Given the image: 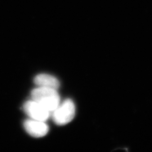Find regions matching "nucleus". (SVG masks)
I'll return each mask as SVG.
<instances>
[{
	"mask_svg": "<svg viewBox=\"0 0 152 152\" xmlns=\"http://www.w3.org/2000/svg\"><path fill=\"white\" fill-rule=\"evenodd\" d=\"M32 100L40 104L49 112H53L60 104V97L56 90L48 87H39L33 90Z\"/></svg>",
	"mask_w": 152,
	"mask_h": 152,
	"instance_id": "1",
	"label": "nucleus"
},
{
	"mask_svg": "<svg viewBox=\"0 0 152 152\" xmlns=\"http://www.w3.org/2000/svg\"><path fill=\"white\" fill-rule=\"evenodd\" d=\"M53 118L58 125H65L73 119L75 115V105L71 99H66L53 111Z\"/></svg>",
	"mask_w": 152,
	"mask_h": 152,
	"instance_id": "2",
	"label": "nucleus"
},
{
	"mask_svg": "<svg viewBox=\"0 0 152 152\" xmlns=\"http://www.w3.org/2000/svg\"><path fill=\"white\" fill-rule=\"evenodd\" d=\"M23 108L25 112L33 120L44 122L49 117L50 112L33 100L27 102Z\"/></svg>",
	"mask_w": 152,
	"mask_h": 152,
	"instance_id": "3",
	"label": "nucleus"
},
{
	"mask_svg": "<svg viewBox=\"0 0 152 152\" xmlns=\"http://www.w3.org/2000/svg\"><path fill=\"white\" fill-rule=\"evenodd\" d=\"M24 126L28 133L34 137L45 136L49 131V127L44 121L27 120L24 124Z\"/></svg>",
	"mask_w": 152,
	"mask_h": 152,
	"instance_id": "4",
	"label": "nucleus"
},
{
	"mask_svg": "<svg viewBox=\"0 0 152 152\" xmlns=\"http://www.w3.org/2000/svg\"><path fill=\"white\" fill-rule=\"evenodd\" d=\"M34 81L39 87H48L55 90H57L60 85L57 78L47 74L38 75L34 78Z\"/></svg>",
	"mask_w": 152,
	"mask_h": 152,
	"instance_id": "5",
	"label": "nucleus"
}]
</instances>
